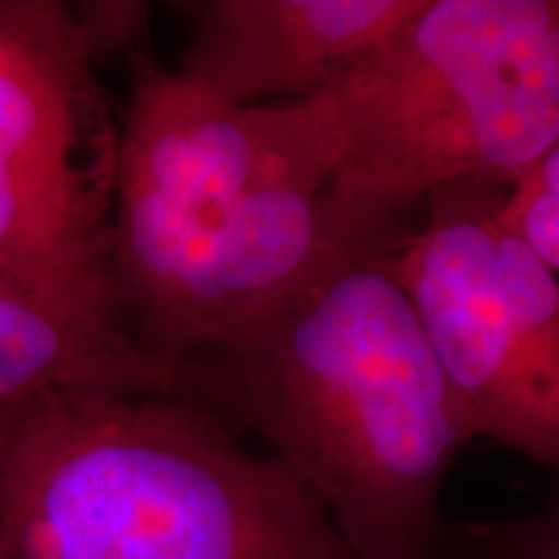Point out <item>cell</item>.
Returning a JSON list of instances; mask_svg holds the SVG:
<instances>
[{"instance_id": "obj_5", "label": "cell", "mask_w": 559, "mask_h": 559, "mask_svg": "<svg viewBox=\"0 0 559 559\" xmlns=\"http://www.w3.org/2000/svg\"><path fill=\"white\" fill-rule=\"evenodd\" d=\"M83 11L0 0V277L96 332L128 334L111 260L117 138Z\"/></svg>"}, {"instance_id": "obj_10", "label": "cell", "mask_w": 559, "mask_h": 559, "mask_svg": "<svg viewBox=\"0 0 559 559\" xmlns=\"http://www.w3.org/2000/svg\"><path fill=\"white\" fill-rule=\"evenodd\" d=\"M459 549L466 559H559V500L534 513L466 523Z\"/></svg>"}, {"instance_id": "obj_11", "label": "cell", "mask_w": 559, "mask_h": 559, "mask_svg": "<svg viewBox=\"0 0 559 559\" xmlns=\"http://www.w3.org/2000/svg\"><path fill=\"white\" fill-rule=\"evenodd\" d=\"M16 409L19 407H0V474H3L5 449H9L11 425H13V415H16Z\"/></svg>"}, {"instance_id": "obj_4", "label": "cell", "mask_w": 559, "mask_h": 559, "mask_svg": "<svg viewBox=\"0 0 559 559\" xmlns=\"http://www.w3.org/2000/svg\"><path fill=\"white\" fill-rule=\"evenodd\" d=\"M347 153L326 202L337 239L381 249L404 210L461 181L510 190L559 145V0H423L326 88Z\"/></svg>"}, {"instance_id": "obj_9", "label": "cell", "mask_w": 559, "mask_h": 559, "mask_svg": "<svg viewBox=\"0 0 559 559\" xmlns=\"http://www.w3.org/2000/svg\"><path fill=\"white\" fill-rule=\"evenodd\" d=\"M500 218L559 275V145L510 187Z\"/></svg>"}, {"instance_id": "obj_3", "label": "cell", "mask_w": 559, "mask_h": 559, "mask_svg": "<svg viewBox=\"0 0 559 559\" xmlns=\"http://www.w3.org/2000/svg\"><path fill=\"white\" fill-rule=\"evenodd\" d=\"M0 559H355L280 461L205 404L47 391L19 404Z\"/></svg>"}, {"instance_id": "obj_1", "label": "cell", "mask_w": 559, "mask_h": 559, "mask_svg": "<svg viewBox=\"0 0 559 559\" xmlns=\"http://www.w3.org/2000/svg\"><path fill=\"white\" fill-rule=\"evenodd\" d=\"M347 130L330 91L230 104L143 70L117 135L111 260L135 342L207 368L345 247L330 192Z\"/></svg>"}, {"instance_id": "obj_8", "label": "cell", "mask_w": 559, "mask_h": 559, "mask_svg": "<svg viewBox=\"0 0 559 559\" xmlns=\"http://www.w3.org/2000/svg\"><path fill=\"white\" fill-rule=\"evenodd\" d=\"M47 391L166 394L205 407L218 400L207 370L158 360L128 334L88 330L0 277V407Z\"/></svg>"}, {"instance_id": "obj_7", "label": "cell", "mask_w": 559, "mask_h": 559, "mask_svg": "<svg viewBox=\"0 0 559 559\" xmlns=\"http://www.w3.org/2000/svg\"><path fill=\"white\" fill-rule=\"evenodd\" d=\"M423 0H205L190 5L185 75L230 104L309 99L386 45Z\"/></svg>"}, {"instance_id": "obj_2", "label": "cell", "mask_w": 559, "mask_h": 559, "mask_svg": "<svg viewBox=\"0 0 559 559\" xmlns=\"http://www.w3.org/2000/svg\"><path fill=\"white\" fill-rule=\"evenodd\" d=\"M210 370L355 559H432L472 440L389 251L342 249Z\"/></svg>"}, {"instance_id": "obj_6", "label": "cell", "mask_w": 559, "mask_h": 559, "mask_svg": "<svg viewBox=\"0 0 559 559\" xmlns=\"http://www.w3.org/2000/svg\"><path fill=\"white\" fill-rule=\"evenodd\" d=\"M506 194L479 181L443 187L389 262L469 440L559 477V275L502 223Z\"/></svg>"}]
</instances>
